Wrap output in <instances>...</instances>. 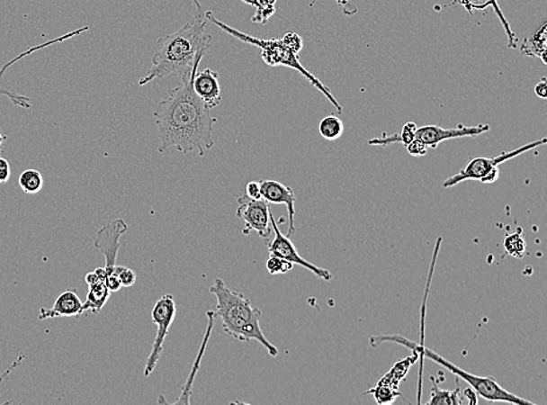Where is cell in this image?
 <instances>
[{"mask_svg":"<svg viewBox=\"0 0 547 405\" xmlns=\"http://www.w3.org/2000/svg\"><path fill=\"white\" fill-rule=\"evenodd\" d=\"M201 60L202 58H199L192 73L183 78V85L169 92L153 112L158 128L160 155L175 148L184 155L198 151L203 157L214 147L212 130L218 118L211 116V109L193 86Z\"/></svg>","mask_w":547,"mask_h":405,"instance_id":"1","label":"cell"},{"mask_svg":"<svg viewBox=\"0 0 547 405\" xmlns=\"http://www.w3.org/2000/svg\"><path fill=\"white\" fill-rule=\"evenodd\" d=\"M206 17L199 14L176 32L158 39L151 69L140 78L138 85L147 86L156 78H164L167 75L187 77L196 61L203 58L211 49L212 38L206 33Z\"/></svg>","mask_w":547,"mask_h":405,"instance_id":"2","label":"cell"},{"mask_svg":"<svg viewBox=\"0 0 547 405\" xmlns=\"http://www.w3.org/2000/svg\"><path fill=\"white\" fill-rule=\"evenodd\" d=\"M210 292L218 302L215 314L221 318L224 333L238 341H258L271 356H278V348L264 336L261 310L255 308L242 292L228 288L222 278L215 279Z\"/></svg>","mask_w":547,"mask_h":405,"instance_id":"3","label":"cell"},{"mask_svg":"<svg viewBox=\"0 0 547 405\" xmlns=\"http://www.w3.org/2000/svg\"><path fill=\"white\" fill-rule=\"evenodd\" d=\"M384 342L404 346V347L412 349L413 353L418 354L419 357H427V359H430L433 363L442 365V367L447 369V371L454 374L459 379L466 381V382L471 385V388L474 389L476 394L483 397L484 400H489V402L526 405L534 404L530 402V400L521 399V397L513 394V392L506 391L505 388H502L501 385L496 382V380L493 379V377L476 376L473 375V374L463 371V368H460L458 365L450 363V361L444 359V357L440 356L439 354L432 351L431 348L426 347L423 342H421V344H416V342L407 339V338L399 336V334L370 337V345H372L373 348L379 347V346L384 344Z\"/></svg>","mask_w":547,"mask_h":405,"instance_id":"4","label":"cell"},{"mask_svg":"<svg viewBox=\"0 0 547 405\" xmlns=\"http://www.w3.org/2000/svg\"><path fill=\"white\" fill-rule=\"evenodd\" d=\"M204 17H206L208 22L214 23L219 29H221L223 32L231 35V37L238 39V40L258 47V49L262 50L263 61L265 62L267 66H282L287 67V68L297 70L302 76H305L306 80L309 81L310 85L316 86L318 92L324 94L327 100L336 108L337 112H342L340 104H338L336 97L333 96V94L329 92V89L322 85L313 74H310L309 70L301 65L300 60H299V54L294 53L292 50L289 49V47L282 42V39H261L241 32V31L227 25L226 22H220L219 19L212 14L211 11L206 12Z\"/></svg>","mask_w":547,"mask_h":405,"instance_id":"5","label":"cell"},{"mask_svg":"<svg viewBox=\"0 0 547 405\" xmlns=\"http://www.w3.org/2000/svg\"><path fill=\"white\" fill-rule=\"evenodd\" d=\"M547 143L546 139H542L534 141H531L529 144L523 145V147L513 149L510 152H503L494 158H474L467 164V166L460 170L456 175L452 176L451 178L444 180L443 187L452 188L456 184L466 182V180H479L483 184H494L498 182L499 178L498 166L502 163H506L507 160L516 158V157L523 155L531 149L542 147Z\"/></svg>","mask_w":547,"mask_h":405,"instance_id":"6","label":"cell"},{"mask_svg":"<svg viewBox=\"0 0 547 405\" xmlns=\"http://www.w3.org/2000/svg\"><path fill=\"white\" fill-rule=\"evenodd\" d=\"M128 231V224L123 219L112 220L102 227L96 234V249L100 250L105 258L106 285L112 292L121 289L120 279L116 273L118 251L121 249V236Z\"/></svg>","mask_w":547,"mask_h":405,"instance_id":"7","label":"cell"},{"mask_svg":"<svg viewBox=\"0 0 547 405\" xmlns=\"http://www.w3.org/2000/svg\"><path fill=\"white\" fill-rule=\"evenodd\" d=\"M176 316V304L172 294H165L157 301L152 309V320L158 328L155 341H153L151 353L148 357L144 368V377L151 375L158 364V361L163 353L164 342L169 333V328L175 321Z\"/></svg>","mask_w":547,"mask_h":405,"instance_id":"8","label":"cell"},{"mask_svg":"<svg viewBox=\"0 0 547 405\" xmlns=\"http://www.w3.org/2000/svg\"><path fill=\"white\" fill-rule=\"evenodd\" d=\"M271 227H273L274 231V239H271V241H266L267 249H269L270 255L284 258L294 266L305 267V269L312 271L317 277L324 279V281H332L333 274L330 273L329 270L306 261V259L298 253L297 248H295L294 243L291 241L289 236L282 234L281 230H279L278 223L275 222L273 213H271Z\"/></svg>","mask_w":547,"mask_h":405,"instance_id":"9","label":"cell"},{"mask_svg":"<svg viewBox=\"0 0 547 405\" xmlns=\"http://www.w3.org/2000/svg\"><path fill=\"white\" fill-rule=\"evenodd\" d=\"M238 202L239 207L236 211V216L246 222L243 234H249L253 230L263 238H269L273 233L269 202L264 199L253 200L247 195L239 196Z\"/></svg>","mask_w":547,"mask_h":405,"instance_id":"10","label":"cell"},{"mask_svg":"<svg viewBox=\"0 0 547 405\" xmlns=\"http://www.w3.org/2000/svg\"><path fill=\"white\" fill-rule=\"evenodd\" d=\"M88 30V26L81 27V29L75 30L73 31V32H70L68 34L61 35V37L53 39V40L41 43V45L39 46L31 47V49L25 50V52L22 53L21 55H18L17 58H14L13 60L7 62V64L4 66L2 69H0V96H6L7 98H10V101L15 105V107L30 109L31 98L21 95V94L15 92L13 86H11L9 81H7L5 76H4V74H5L7 68H10V67L12 65H14L15 62L21 61L22 58L29 57L30 54L38 52V50L46 49V47L55 45V43L64 42L66 40H68V39L77 37V35L85 33Z\"/></svg>","mask_w":547,"mask_h":405,"instance_id":"11","label":"cell"},{"mask_svg":"<svg viewBox=\"0 0 547 405\" xmlns=\"http://www.w3.org/2000/svg\"><path fill=\"white\" fill-rule=\"evenodd\" d=\"M488 124H480L476 127H463L459 124L455 129H444L436 125H425L417 129L416 139L423 141L427 148H435L442 141L456 139H466V137H478L489 131Z\"/></svg>","mask_w":547,"mask_h":405,"instance_id":"12","label":"cell"},{"mask_svg":"<svg viewBox=\"0 0 547 405\" xmlns=\"http://www.w3.org/2000/svg\"><path fill=\"white\" fill-rule=\"evenodd\" d=\"M262 198L274 204H285L289 213V238L295 233V198L292 188L275 180H261Z\"/></svg>","mask_w":547,"mask_h":405,"instance_id":"13","label":"cell"},{"mask_svg":"<svg viewBox=\"0 0 547 405\" xmlns=\"http://www.w3.org/2000/svg\"><path fill=\"white\" fill-rule=\"evenodd\" d=\"M85 283L88 284V296L84 302V314L92 312L94 314L100 313L108 302L112 291L106 285V271L104 267H98L93 273L86 274Z\"/></svg>","mask_w":547,"mask_h":405,"instance_id":"14","label":"cell"},{"mask_svg":"<svg viewBox=\"0 0 547 405\" xmlns=\"http://www.w3.org/2000/svg\"><path fill=\"white\" fill-rule=\"evenodd\" d=\"M84 302L78 297L76 289H68L55 301L52 309H40L38 320H54V318L80 317L84 314Z\"/></svg>","mask_w":547,"mask_h":405,"instance_id":"15","label":"cell"},{"mask_svg":"<svg viewBox=\"0 0 547 405\" xmlns=\"http://www.w3.org/2000/svg\"><path fill=\"white\" fill-rule=\"evenodd\" d=\"M193 86L208 108H216L221 104V86H220L219 73L215 70L208 68L196 74Z\"/></svg>","mask_w":547,"mask_h":405,"instance_id":"16","label":"cell"},{"mask_svg":"<svg viewBox=\"0 0 547 405\" xmlns=\"http://www.w3.org/2000/svg\"><path fill=\"white\" fill-rule=\"evenodd\" d=\"M206 316L208 318V326L202 342H201L198 356H196L195 363L193 364L192 372L190 376H188L187 382L184 385L183 391H181L179 399L176 400L175 402H173V404H190L193 383H194L196 373L199 371L201 361H202L204 351H206V346L211 336L212 328H214L216 318L215 310H207Z\"/></svg>","mask_w":547,"mask_h":405,"instance_id":"17","label":"cell"},{"mask_svg":"<svg viewBox=\"0 0 547 405\" xmlns=\"http://www.w3.org/2000/svg\"><path fill=\"white\" fill-rule=\"evenodd\" d=\"M418 354L413 353L412 356L405 357L392 365L387 374L381 377L377 384L388 385L390 388L399 389L413 364L418 361Z\"/></svg>","mask_w":547,"mask_h":405,"instance_id":"18","label":"cell"},{"mask_svg":"<svg viewBox=\"0 0 547 405\" xmlns=\"http://www.w3.org/2000/svg\"><path fill=\"white\" fill-rule=\"evenodd\" d=\"M523 54L534 58H541L543 64H546V23L534 34L533 38L525 39L521 47Z\"/></svg>","mask_w":547,"mask_h":405,"instance_id":"19","label":"cell"},{"mask_svg":"<svg viewBox=\"0 0 547 405\" xmlns=\"http://www.w3.org/2000/svg\"><path fill=\"white\" fill-rule=\"evenodd\" d=\"M417 129L418 128H417L416 123H413V122H408V123L404 125L400 133H395V135L389 137L384 136L383 139L369 140V145H381V147H385V145L403 143L405 148H407L408 145L416 139Z\"/></svg>","mask_w":547,"mask_h":405,"instance_id":"20","label":"cell"},{"mask_svg":"<svg viewBox=\"0 0 547 405\" xmlns=\"http://www.w3.org/2000/svg\"><path fill=\"white\" fill-rule=\"evenodd\" d=\"M431 397L428 400V405H458L462 404V400L460 399V387H456L455 391H443L439 385L435 383L432 377Z\"/></svg>","mask_w":547,"mask_h":405,"instance_id":"21","label":"cell"},{"mask_svg":"<svg viewBox=\"0 0 547 405\" xmlns=\"http://www.w3.org/2000/svg\"><path fill=\"white\" fill-rule=\"evenodd\" d=\"M19 186L26 194H38L43 187V176L40 172L30 168L19 176Z\"/></svg>","mask_w":547,"mask_h":405,"instance_id":"22","label":"cell"},{"mask_svg":"<svg viewBox=\"0 0 547 405\" xmlns=\"http://www.w3.org/2000/svg\"><path fill=\"white\" fill-rule=\"evenodd\" d=\"M344 123L336 116H327L320 122L318 131L327 140H336L344 135Z\"/></svg>","mask_w":547,"mask_h":405,"instance_id":"23","label":"cell"},{"mask_svg":"<svg viewBox=\"0 0 547 405\" xmlns=\"http://www.w3.org/2000/svg\"><path fill=\"white\" fill-rule=\"evenodd\" d=\"M244 4L256 7L257 14L251 18L256 23H266L275 12L274 4L277 0H242Z\"/></svg>","mask_w":547,"mask_h":405,"instance_id":"24","label":"cell"},{"mask_svg":"<svg viewBox=\"0 0 547 405\" xmlns=\"http://www.w3.org/2000/svg\"><path fill=\"white\" fill-rule=\"evenodd\" d=\"M364 394L372 395L376 403L381 405L391 404L401 396L399 389L390 388L383 384H376L375 387L370 388Z\"/></svg>","mask_w":547,"mask_h":405,"instance_id":"25","label":"cell"},{"mask_svg":"<svg viewBox=\"0 0 547 405\" xmlns=\"http://www.w3.org/2000/svg\"><path fill=\"white\" fill-rule=\"evenodd\" d=\"M505 249L507 255L515 258H523L526 251V243L522 230L507 235L505 239Z\"/></svg>","mask_w":547,"mask_h":405,"instance_id":"26","label":"cell"},{"mask_svg":"<svg viewBox=\"0 0 547 405\" xmlns=\"http://www.w3.org/2000/svg\"><path fill=\"white\" fill-rule=\"evenodd\" d=\"M294 265L284 258L271 255L266 262V269L271 274H285L293 269Z\"/></svg>","mask_w":547,"mask_h":405,"instance_id":"27","label":"cell"},{"mask_svg":"<svg viewBox=\"0 0 547 405\" xmlns=\"http://www.w3.org/2000/svg\"><path fill=\"white\" fill-rule=\"evenodd\" d=\"M118 279H120L121 288H130L136 283V273L128 266H116Z\"/></svg>","mask_w":547,"mask_h":405,"instance_id":"28","label":"cell"},{"mask_svg":"<svg viewBox=\"0 0 547 405\" xmlns=\"http://www.w3.org/2000/svg\"><path fill=\"white\" fill-rule=\"evenodd\" d=\"M282 40L289 49L292 50L293 52L297 54L300 53L302 47H304V42H302L300 35H298L295 32H287L284 37H282Z\"/></svg>","mask_w":547,"mask_h":405,"instance_id":"29","label":"cell"},{"mask_svg":"<svg viewBox=\"0 0 547 405\" xmlns=\"http://www.w3.org/2000/svg\"><path fill=\"white\" fill-rule=\"evenodd\" d=\"M408 152L413 157H423L427 155V145L419 140H413L407 147Z\"/></svg>","mask_w":547,"mask_h":405,"instance_id":"30","label":"cell"},{"mask_svg":"<svg viewBox=\"0 0 547 405\" xmlns=\"http://www.w3.org/2000/svg\"><path fill=\"white\" fill-rule=\"evenodd\" d=\"M246 195L247 198L253 200H261L262 198V190H261V182H250L247 183L246 188Z\"/></svg>","mask_w":547,"mask_h":405,"instance_id":"31","label":"cell"},{"mask_svg":"<svg viewBox=\"0 0 547 405\" xmlns=\"http://www.w3.org/2000/svg\"><path fill=\"white\" fill-rule=\"evenodd\" d=\"M11 178L10 163L0 157V184H6Z\"/></svg>","mask_w":547,"mask_h":405,"instance_id":"32","label":"cell"},{"mask_svg":"<svg viewBox=\"0 0 547 405\" xmlns=\"http://www.w3.org/2000/svg\"><path fill=\"white\" fill-rule=\"evenodd\" d=\"M316 2L317 0H313L312 4H310V6H313L314 3ZM336 2L338 4V5L342 7V9H344L345 14L352 15L356 14L357 7L354 6L353 4H350L348 0H336Z\"/></svg>","mask_w":547,"mask_h":405,"instance_id":"33","label":"cell"},{"mask_svg":"<svg viewBox=\"0 0 547 405\" xmlns=\"http://www.w3.org/2000/svg\"><path fill=\"white\" fill-rule=\"evenodd\" d=\"M534 94H536V95L539 98H546L547 97L546 78H543V80L541 82H539V84L536 85V86H534Z\"/></svg>","mask_w":547,"mask_h":405,"instance_id":"34","label":"cell"},{"mask_svg":"<svg viewBox=\"0 0 547 405\" xmlns=\"http://www.w3.org/2000/svg\"><path fill=\"white\" fill-rule=\"evenodd\" d=\"M464 395H467L468 403L471 405L479 403L478 394H476L473 388H467L466 391H464Z\"/></svg>","mask_w":547,"mask_h":405,"instance_id":"35","label":"cell"},{"mask_svg":"<svg viewBox=\"0 0 547 405\" xmlns=\"http://www.w3.org/2000/svg\"><path fill=\"white\" fill-rule=\"evenodd\" d=\"M7 140V137L5 135H4V133L2 132V129H0V153H2V147L4 144V141H5Z\"/></svg>","mask_w":547,"mask_h":405,"instance_id":"36","label":"cell"},{"mask_svg":"<svg viewBox=\"0 0 547 405\" xmlns=\"http://www.w3.org/2000/svg\"><path fill=\"white\" fill-rule=\"evenodd\" d=\"M193 4H194V6L196 7V9L201 10V4H200V0H192Z\"/></svg>","mask_w":547,"mask_h":405,"instance_id":"37","label":"cell"}]
</instances>
